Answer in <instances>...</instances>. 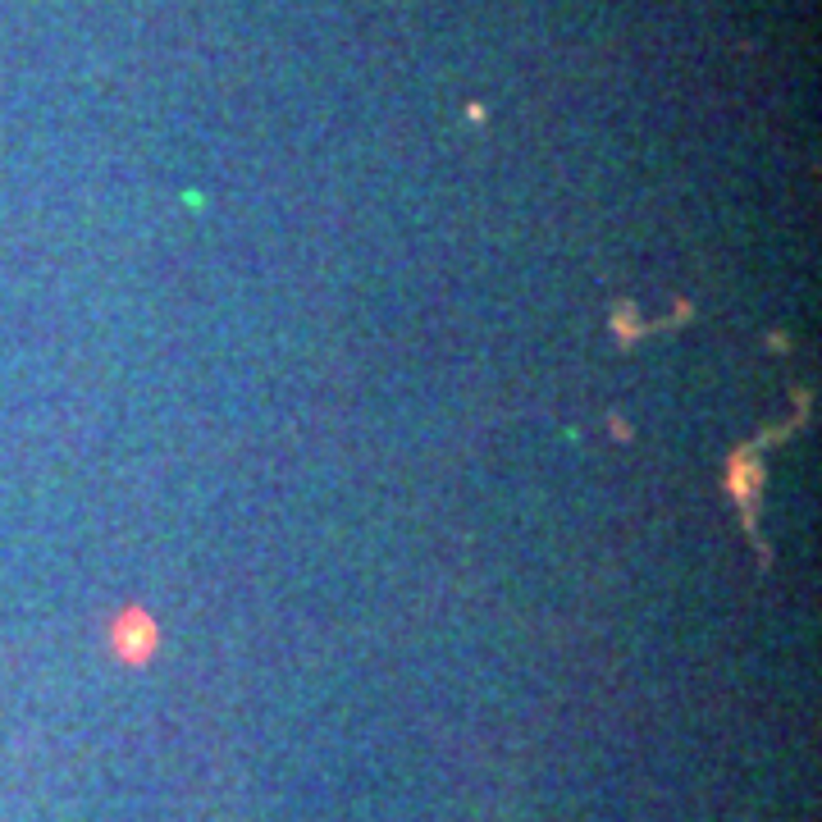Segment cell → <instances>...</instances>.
<instances>
[{"instance_id": "1", "label": "cell", "mask_w": 822, "mask_h": 822, "mask_svg": "<svg viewBox=\"0 0 822 822\" xmlns=\"http://www.w3.org/2000/svg\"><path fill=\"white\" fill-rule=\"evenodd\" d=\"M137 622H119L115 627V645L124 649V658H146L151 654V622H142V612H133Z\"/></svg>"}]
</instances>
